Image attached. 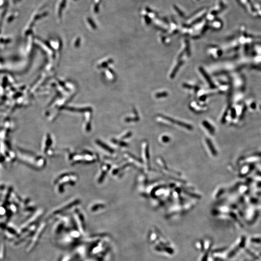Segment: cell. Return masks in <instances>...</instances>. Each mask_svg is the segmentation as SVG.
<instances>
[{"mask_svg": "<svg viewBox=\"0 0 261 261\" xmlns=\"http://www.w3.org/2000/svg\"><path fill=\"white\" fill-rule=\"evenodd\" d=\"M88 20L89 23H90L92 25V26H94V23L92 21V20L90 18H88Z\"/></svg>", "mask_w": 261, "mask_h": 261, "instance_id": "obj_3", "label": "cell"}, {"mask_svg": "<svg viewBox=\"0 0 261 261\" xmlns=\"http://www.w3.org/2000/svg\"><path fill=\"white\" fill-rule=\"evenodd\" d=\"M99 11V4H95L94 7V12L95 13H98Z\"/></svg>", "mask_w": 261, "mask_h": 261, "instance_id": "obj_2", "label": "cell"}, {"mask_svg": "<svg viewBox=\"0 0 261 261\" xmlns=\"http://www.w3.org/2000/svg\"><path fill=\"white\" fill-rule=\"evenodd\" d=\"M74 1H77V0H74Z\"/></svg>", "mask_w": 261, "mask_h": 261, "instance_id": "obj_4", "label": "cell"}, {"mask_svg": "<svg viewBox=\"0 0 261 261\" xmlns=\"http://www.w3.org/2000/svg\"><path fill=\"white\" fill-rule=\"evenodd\" d=\"M66 2H67V0H62V2L60 4V6L59 9V11H58V14H59V16L60 17L61 16L63 9L65 7Z\"/></svg>", "mask_w": 261, "mask_h": 261, "instance_id": "obj_1", "label": "cell"}]
</instances>
